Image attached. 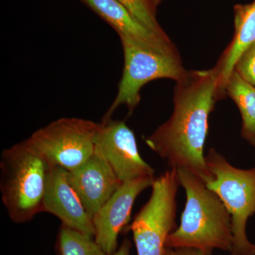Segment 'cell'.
<instances>
[{
  "label": "cell",
  "mask_w": 255,
  "mask_h": 255,
  "mask_svg": "<svg viewBox=\"0 0 255 255\" xmlns=\"http://www.w3.org/2000/svg\"><path fill=\"white\" fill-rule=\"evenodd\" d=\"M100 127L87 119L62 118L38 129L27 140L50 163L72 172L95 154Z\"/></svg>",
  "instance_id": "cell-7"
},
{
  "label": "cell",
  "mask_w": 255,
  "mask_h": 255,
  "mask_svg": "<svg viewBox=\"0 0 255 255\" xmlns=\"http://www.w3.org/2000/svg\"><path fill=\"white\" fill-rule=\"evenodd\" d=\"M219 100L214 68L187 70L176 82L172 116L146 137L145 143L170 168L187 169L206 184L211 174L204 145L209 116Z\"/></svg>",
  "instance_id": "cell-1"
},
{
  "label": "cell",
  "mask_w": 255,
  "mask_h": 255,
  "mask_svg": "<svg viewBox=\"0 0 255 255\" xmlns=\"http://www.w3.org/2000/svg\"><path fill=\"white\" fill-rule=\"evenodd\" d=\"M211 174L206 183L227 208L232 220L233 243L231 255H255V245L246 235V225L255 214V167H233L221 154L211 148L205 155Z\"/></svg>",
  "instance_id": "cell-5"
},
{
  "label": "cell",
  "mask_w": 255,
  "mask_h": 255,
  "mask_svg": "<svg viewBox=\"0 0 255 255\" xmlns=\"http://www.w3.org/2000/svg\"><path fill=\"white\" fill-rule=\"evenodd\" d=\"M150 2L152 3V5H153L155 7L157 8L158 6V5L162 2L163 0H150Z\"/></svg>",
  "instance_id": "cell-20"
},
{
  "label": "cell",
  "mask_w": 255,
  "mask_h": 255,
  "mask_svg": "<svg viewBox=\"0 0 255 255\" xmlns=\"http://www.w3.org/2000/svg\"><path fill=\"white\" fill-rule=\"evenodd\" d=\"M54 167L28 140L3 151L0 162L1 200L14 223L28 222L43 212Z\"/></svg>",
  "instance_id": "cell-3"
},
{
  "label": "cell",
  "mask_w": 255,
  "mask_h": 255,
  "mask_svg": "<svg viewBox=\"0 0 255 255\" xmlns=\"http://www.w3.org/2000/svg\"><path fill=\"white\" fill-rule=\"evenodd\" d=\"M234 35L214 67L220 100L227 96L226 86L234 66L245 50L255 41V0L234 7Z\"/></svg>",
  "instance_id": "cell-13"
},
{
  "label": "cell",
  "mask_w": 255,
  "mask_h": 255,
  "mask_svg": "<svg viewBox=\"0 0 255 255\" xmlns=\"http://www.w3.org/2000/svg\"><path fill=\"white\" fill-rule=\"evenodd\" d=\"M124 66L118 93L102 122L112 119L120 106L128 107L130 114L140 102V91L148 82L159 79L177 82L187 70L177 53H169L129 37H120Z\"/></svg>",
  "instance_id": "cell-4"
},
{
  "label": "cell",
  "mask_w": 255,
  "mask_h": 255,
  "mask_svg": "<svg viewBox=\"0 0 255 255\" xmlns=\"http://www.w3.org/2000/svg\"><path fill=\"white\" fill-rule=\"evenodd\" d=\"M95 150L110 164L122 182L154 177L155 171L140 155L135 134L122 121L101 123Z\"/></svg>",
  "instance_id": "cell-8"
},
{
  "label": "cell",
  "mask_w": 255,
  "mask_h": 255,
  "mask_svg": "<svg viewBox=\"0 0 255 255\" xmlns=\"http://www.w3.org/2000/svg\"><path fill=\"white\" fill-rule=\"evenodd\" d=\"M60 255H99L100 248L93 239L62 225L58 235Z\"/></svg>",
  "instance_id": "cell-15"
},
{
  "label": "cell",
  "mask_w": 255,
  "mask_h": 255,
  "mask_svg": "<svg viewBox=\"0 0 255 255\" xmlns=\"http://www.w3.org/2000/svg\"><path fill=\"white\" fill-rule=\"evenodd\" d=\"M187 196L179 227L167 238V248H193L212 255L232 251V220L219 196L187 169H177Z\"/></svg>",
  "instance_id": "cell-2"
},
{
  "label": "cell",
  "mask_w": 255,
  "mask_h": 255,
  "mask_svg": "<svg viewBox=\"0 0 255 255\" xmlns=\"http://www.w3.org/2000/svg\"><path fill=\"white\" fill-rule=\"evenodd\" d=\"M233 70L245 81L255 87V41L243 51Z\"/></svg>",
  "instance_id": "cell-17"
},
{
  "label": "cell",
  "mask_w": 255,
  "mask_h": 255,
  "mask_svg": "<svg viewBox=\"0 0 255 255\" xmlns=\"http://www.w3.org/2000/svg\"><path fill=\"white\" fill-rule=\"evenodd\" d=\"M179 185L175 169H168L154 180L150 199L128 226L137 255H164L167 238L176 229Z\"/></svg>",
  "instance_id": "cell-6"
},
{
  "label": "cell",
  "mask_w": 255,
  "mask_h": 255,
  "mask_svg": "<svg viewBox=\"0 0 255 255\" xmlns=\"http://www.w3.org/2000/svg\"><path fill=\"white\" fill-rule=\"evenodd\" d=\"M68 178L92 219L122 184L108 162L96 150L81 167L68 172Z\"/></svg>",
  "instance_id": "cell-11"
},
{
  "label": "cell",
  "mask_w": 255,
  "mask_h": 255,
  "mask_svg": "<svg viewBox=\"0 0 255 255\" xmlns=\"http://www.w3.org/2000/svg\"><path fill=\"white\" fill-rule=\"evenodd\" d=\"M155 177L137 178L122 182L93 217L94 241L101 251L111 255L118 246L119 233L128 224L137 196L152 187Z\"/></svg>",
  "instance_id": "cell-9"
},
{
  "label": "cell",
  "mask_w": 255,
  "mask_h": 255,
  "mask_svg": "<svg viewBox=\"0 0 255 255\" xmlns=\"http://www.w3.org/2000/svg\"><path fill=\"white\" fill-rule=\"evenodd\" d=\"M226 90L241 112L242 137L255 147V87L233 70Z\"/></svg>",
  "instance_id": "cell-14"
},
{
  "label": "cell",
  "mask_w": 255,
  "mask_h": 255,
  "mask_svg": "<svg viewBox=\"0 0 255 255\" xmlns=\"http://www.w3.org/2000/svg\"><path fill=\"white\" fill-rule=\"evenodd\" d=\"M164 255H207L204 252L193 248H167Z\"/></svg>",
  "instance_id": "cell-18"
},
{
  "label": "cell",
  "mask_w": 255,
  "mask_h": 255,
  "mask_svg": "<svg viewBox=\"0 0 255 255\" xmlns=\"http://www.w3.org/2000/svg\"><path fill=\"white\" fill-rule=\"evenodd\" d=\"M140 23L150 31L155 32L160 36H166L165 32L163 31L159 24L157 18V8L152 5L150 0H117Z\"/></svg>",
  "instance_id": "cell-16"
},
{
  "label": "cell",
  "mask_w": 255,
  "mask_h": 255,
  "mask_svg": "<svg viewBox=\"0 0 255 255\" xmlns=\"http://www.w3.org/2000/svg\"><path fill=\"white\" fill-rule=\"evenodd\" d=\"M82 1L107 21L119 37L132 38L169 53L178 52L168 36H160L150 31L117 0Z\"/></svg>",
  "instance_id": "cell-12"
},
{
  "label": "cell",
  "mask_w": 255,
  "mask_h": 255,
  "mask_svg": "<svg viewBox=\"0 0 255 255\" xmlns=\"http://www.w3.org/2000/svg\"><path fill=\"white\" fill-rule=\"evenodd\" d=\"M130 247H131L130 242L128 239H125L122 246L119 248V249L117 250L114 254L111 255H130ZM99 255H108L105 254V253H103V252L100 250V254Z\"/></svg>",
  "instance_id": "cell-19"
},
{
  "label": "cell",
  "mask_w": 255,
  "mask_h": 255,
  "mask_svg": "<svg viewBox=\"0 0 255 255\" xmlns=\"http://www.w3.org/2000/svg\"><path fill=\"white\" fill-rule=\"evenodd\" d=\"M43 212L54 215L62 225L94 240L93 219L68 178V171L55 166L47 191Z\"/></svg>",
  "instance_id": "cell-10"
}]
</instances>
